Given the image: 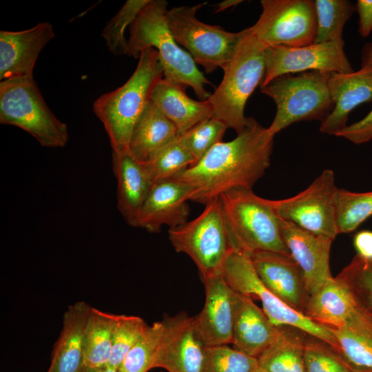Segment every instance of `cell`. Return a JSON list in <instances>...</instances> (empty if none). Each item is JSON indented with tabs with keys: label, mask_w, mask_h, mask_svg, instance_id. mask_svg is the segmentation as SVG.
I'll list each match as a JSON object with an SVG mask.
<instances>
[{
	"label": "cell",
	"mask_w": 372,
	"mask_h": 372,
	"mask_svg": "<svg viewBox=\"0 0 372 372\" xmlns=\"http://www.w3.org/2000/svg\"><path fill=\"white\" fill-rule=\"evenodd\" d=\"M274 136L248 117L247 126L235 138L218 143L174 179L189 185V200L203 205L233 189H252L270 165Z\"/></svg>",
	"instance_id": "6da1fadb"
},
{
	"label": "cell",
	"mask_w": 372,
	"mask_h": 372,
	"mask_svg": "<svg viewBox=\"0 0 372 372\" xmlns=\"http://www.w3.org/2000/svg\"><path fill=\"white\" fill-rule=\"evenodd\" d=\"M167 4L165 0H150L141 10L130 27L127 54L138 59L143 50L154 48L163 68V78L192 87L200 101H205L211 94L205 86L211 83L170 32L166 17Z\"/></svg>",
	"instance_id": "7a4b0ae2"
},
{
	"label": "cell",
	"mask_w": 372,
	"mask_h": 372,
	"mask_svg": "<svg viewBox=\"0 0 372 372\" xmlns=\"http://www.w3.org/2000/svg\"><path fill=\"white\" fill-rule=\"evenodd\" d=\"M162 78L163 68L158 52L147 48L141 52L129 79L93 103L94 112L104 126L113 152L128 151L133 128L150 101L154 85Z\"/></svg>",
	"instance_id": "3957f363"
},
{
	"label": "cell",
	"mask_w": 372,
	"mask_h": 372,
	"mask_svg": "<svg viewBox=\"0 0 372 372\" xmlns=\"http://www.w3.org/2000/svg\"><path fill=\"white\" fill-rule=\"evenodd\" d=\"M266 48L249 28L241 30L231 57L223 70V79L207 99L212 117L237 134L248 122L244 114L247 99L264 78Z\"/></svg>",
	"instance_id": "277c9868"
},
{
	"label": "cell",
	"mask_w": 372,
	"mask_h": 372,
	"mask_svg": "<svg viewBox=\"0 0 372 372\" xmlns=\"http://www.w3.org/2000/svg\"><path fill=\"white\" fill-rule=\"evenodd\" d=\"M219 199L236 251L250 256L270 251L291 256L281 236L280 218L269 199L246 188L229 190Z\"/></svg>",
	"instance_id": "5b68a950"
},
{
	"label": "cell",
	"mask_w": 372,
	"mask_h": 372,
	"mask_svg": "<svg viewBox=\"0 0 372 372\" xmlns=\"http://www.w3.org/2000/svg\"><path fill=\"white\" fill-rule=\"evenodd\" d=\"M331 73L313 70L285 74L260 87L277 107L269 130L276 135L295 122H322L334 107L329 87Z\"/></svg>",
	"instance_id": "8992f818"
},
{
	"label": "cell",
	"mask_w": 372,
	"mask_h": 372,
	"mask_svg": "<svg viewBox=\"0 0 372 372\" xmlns=\"http://www.w3.org/2000/svg\"><path fill=\"white\" fill-rule=\"evenodd\" d=\"M0 123L18 127L45 147H63L68 127L50 110L33 77L0 83Z\"/></svg>",
	"instance_id": "52a82bcc"
},
{
	"label": "cell",
	"mask_w": 372,
	"mask_h": 372,
	"mask_svg": "<svg viewBox=\"0 0 372 372\" xmlns=\"http://www.w3.org/2000/svg\"><path fill=\"white\" fill-rule=\"evenodd\" d=\"M205 205L196 218L168 231L174 249L192 259L203 281L221 274L227 258L235 251L219 197Z\"/></svg>",
	"instance_id": "ba28073f"
},
{
	"label": "cell",
	"mask_w": 372,
	"mask_h": 372,
	"mask_svg": "<svg viewBox=\"0 0 372 372\" xmlns=\"http://www.w3.org/2000/svg\"><path fill=\"white\" fill-rule=\"evenodd\" d=\"M222 274L236 293L259 300L263 311L276 326H290L317 338L338 351L337 340L332 331L318 324L293 309L269 291L258 276L250 256L233 251L227 258Z\"/></svg>",
	"instance_id": "9c48e42d"
},
{
	"label": "cell",
	"mask_w": 372,
	"mask_h": 372,
	"mask_svg": "<svg viewBox=\"0 0 372 372\" xmlns=\"http://www.w3.org/2000/svg\"><path fill=\"white\" fill-rule=\"evenodd\" d=\"M206 3L194 6H177L167 10L168 27L176 41L185 48L196 64L206 73L224 69L231 57L240 37L219 25L207 24L196 17Z\"/></svg>",
	"instance_id": "30bf717a"
},
{
	"label": "cell",
	"mask_w": 372,
	"mask_h": 372,
	"mask_svg": "<svg viewBox=\"0 0 372 372\" xmlns=\"http://www.w3.org/2000/svg\"><path fill=\"white\" fill-rule=\"evenodd\" d=\"M262 12L249 29L268 46L302 47L314 43L317 30L312 0H261Z\"/></svg>",
	"instance_id": "8fae6325"
},
{
	"label": "cell",
	"mask_w": 372,
	"mask_h": 372,
	"mask_svg": "<svg viewBox=\"0 0 372 372\" xmlns=\"http://www.w3.org/2000/svg\"><path fill=\"white\" fill-rule=\"evenodd\" d=\"M339 188L334 172L324 169L309 186L297 195L269 200L278 217L297 226L332 240L338 234L335 200Z\"/></svg>",
	"instance_id": "7c38bea8"
},
{
	"label": "cell",
	"mask_w": 372,
	"mask_h": 372,
	"mask_svg": "<svg viewBox=\"0 0 372 372\" xmlns=\"http://www.w3.org/2000/svg\"><path fill=\"white\" fill-rule=\"evenodd\" d=\"M309 70L353 72L354 70L344 51V41L312 43L296 48L267 47L265 73L260 87L278 76Z\"/></svg>",
	"instance_id": "4fadbf2b"
},
{
	"label": "cell",
	"mask_w": 372,
	"mask_h": 372,
	"mask_svg": "<svg viewBox=\"0 0 372 372\" xmlns=\"http://www.w3.org/2000/svg\"><path fill=\"white\" fill-rule=\"evenodd\" d=\"M162 322L154 368L168 372H203L207 347L196 329L194 318L180 312L164 318Z\"/></svg>",
	"instance_id": "5bb4252c"
},
{
	"label": "cell",
	"mask_w": 372,
	"mask_h": 372,
	"mask_svg": "<svg viewBox=\"0 0 372 372\" xmlns=\"http://www.w3.org/2000/svg\"><path fill=\"white\" fill-rule=\"evenodd\" d=\"M280 228L286 247L302 271L306 289L310 296L333 278L329 262L333 240L307 231L281 218Z\"/></svg>",
	"instance_id": "9a60e30c"
},
{
	"label": "cell",
	"mask_w": 372,
	"mask_h": 372,
	"mask_svg": "<svg viewBox=\"0 0 372 372\" xmlns=\"http://www.w3.org/2000/svg\"><path fill=\"white\" fill-rule=\"evenodd\" d=\"M250 258L266 287L285 303L303 314L309 294L302 271L292 257L274 251H258L251 254Z\"/></svg>",
	"instance_id": "2e32d148"
},
{
	"label": "cell",
	"mask_w": 372,
	"mask_h": 372,
	"mask_svg": "<svg viewBox=\"0 0 372 372\" xmlns=\"http://www.w3.org/2000/svg\"><path fill=\"white\" fill-rule=\"evenodd\" d=\"M191 188L186 183L168 179L153 184L138 215L136 227L151 233L159 232L164 225L169 229L188 221Z\"/></svg>",
	"instance_id": "e0dca14e"
},
{
	"label": "cell",
	"mask_w": 372,
	"mask_h": 372,
	"mask_svg": "<svg viewBox=\"0 0 372 372\" xmlns=\"http://www.w3.org/2000/svg\"><path fill=\"white\" fill-rule=\"evenodd\" d=\"M55 37L53 26L42 22L21 31H0V80L33 77L39 54Z\"/></svg>",
	"instance_id": "ac0fdd59"
},
{
	"label": "cell",
	"mask_w": 372,
	"mask_h": 372,
	"mask_svg": "<svg viewBox=\"0 0 372 372\" xmlns=\"http://www.w3.org/2000/svg\"><path fill=\"white\" fill-rule=\"evenodd\" d=\"M203 282L205 300L202 311L193 317L196 329L207 347L232 343L235 291L222 273Z\"/></svg>",
	"instance_id": "d6986e66"
},
{
	"label": "cell",
	"mask_w": 372,
	"mask_h": 372,
	"mask_svg": "<svg viewBox=\"0 0 372 372\" xmlns=\"http://www.w3.org/2000/svg\"><path fill=\"white\" fill-rule=\"evenodd\" d=\"M329 87L334 107L321 122L320 131L335 136L347 126L349 114L355 107L372 101V64L350 73L332 72Z\"/></svg>",
	"instance_id": "ffe728a7"
},
{
	"label": "cell",
	"mask_w": 372,
	"mask_h": 372,
	"mask_svg": "<svg viewBox=\"0 0 372 372\" xmlns=\"http://www.w3.org/2000/svg\"><path fill=\"white\" fill-rule=\"evenodd\" d=\"M281 329L251 298L235 292L232 332L235 349L258 358L278 337Z\"/></svg>",
	"instance_id": "44dd1931"
},
{
	"label": "cell",
	"mask_w": 372,
	"mask_h": 372,
	"mask_svg": "<svg viewBox=\"0 0 372 372\" xmlns=\"http://www.w3.org/2000/svg\"><path fill=\"white\" fill-rule=\"evenodd\" d=\"M112 167L117 182V208L126 223L135 227L153 183L145 163L138 161L128 151L112 152Z\"/></svg>",
	"instance_id": "7402d4cb"
},
{
	"label": "cell",
	"mask_w": 372,
	"mask_h": 372,
	"mask_svg": "<svg viewBox=\"0 0 372 372\" xmlns=\"http://www.w3.org/2000/svg\"><path fill=\"white\" fill-rule=\"evenodd\" d=\"M91 307L79 301L63 314V327L54 345L47 372H81L84 366V336Z\"/></svg>",
	"instance_id": "603a6c76"
},
{
	"label": "cell",
	"mask_w": 372,
	"mask_h": 372,
	"mask_svg": "<svg viewBox=\"0 0 372 372\" xmlns=\"http://www.w3.org/2000/svg\"><path fill=\"white\" fill-rule=\"evenodd\" d=\"M185 88L162 78L154 85L150 97V101L176 125L180 135L212 117L213 113L207 99L194 100L186 94Z\"/></svg>",
	"instance_id": "cb8c5ba5"
},
{
	"label": "cell",
	"mask_w": 372,
	"mask_h": 372,
	"mask_svg": "<svg viewBox=\"0 0 372 372\" xmlns=\"http://www.w3.org/2000/svg\"><path fill=\"white\" fill-rule=\"evenodd\" d=\"M356 307L351 288L338 276L309 296L303 314L318 324L335 329L344 324Z\"/></svg>",
	"instance_id": "d4e9b609"
},
{
	"label": "cell",
	"mask_w": 372,
	"mask_h": 372,
	"mask_svg": "<svg viewBox=\"0 0 372 372\" xmlns=\"http://www.w3.org/2000/svg\"><path fill=\"white\" fill-rule=\"evenodd\" d=\"M179 136L176 125L150 101L133 128L128 152L138 161L145 163Z\"/></svg>",
	"instance_id": "484cf974"
},
{
	"label": "cell",
	"mask_w": 372,
	"mask_h": 372,
	"mask_svg": "<svg viewBox=\"0 0 372 372\" xmlns=\"http://www.w3.org/2000/svg\"><path fill=\"white\" fill-rule=\"evenodd\" d=\"M331 330L349 364L372 369V318L358 304L342 326Z\"/></svg>",
	"instance_id": "4316f807"
},
{
	"label": "cell",
	"mask_w": 372,
	"mask_h": 372,
	"mask_svg": "<svg viewBox=\"0 0 372 372\" xmlns=\"http://www.w3.org/2000/svg\"><path fill=\"white\" fill-rule=\"evenodd\" d=\"M307 333L290 326H282L276 340L257 358L267 372H305L304 346Z\"/></svg>",
	"instance_id": "83f0119b"
},
{
	"label": "cell",
	"mask_w": 372,
	"mask_h": 372,
	"mask_svg": "<svg viewBox=\"0 0 372 372\" xmlns=\"http://www.w3.org/2000/svg\"><path fill=\"white\" fill-rule=\"evenodd\" d=\"M118 316L91 307L84 336L85 366L99 368L108 365Z\"/></svg>",
	"instance_id": "f1b7e54d"
},
{
	"label": "cell",
	"mask_w": 372,
	"mask_h": 372,
	"mask_svg": "<svg viewBox=\"0 0 372 372\" xmlns=\"http://www.w3.org/2000/svg\"><path fill=\"white\" fill-rule=\"evenodd\" d=\"M314 2L317 17L314 43L343 40L344 25L355 7L348 0H316Z\"/></svg>",
	"instance_id": "f546056e"
},
{
	"label": "cell",
	"mask_w": 372,
	"mask_h": 372,
	"mask_svg": "<svg viewBox=\"0 0 372 372\" xmlns=\"http://www.w3.org/2000/svg\"><path fill=\"white\" fill-rule=\"evenodd\" d=\"M196 163L178 138L159 149L145 163L153 184L176 176Z\"/></svg>",
	"instance_id": "4dcf8cb0"
},
{
	"label": "cell",
	"mask_w": 372,
	"mask_h": 372,
	"mask_svg": "<svg viewBox=\"0 0 372 372\" xmlns=\"http://www.w3.org/2000/svg\"><path fill=\"white\" fill-rule=\"evenodd\" d=\"M335 214L338 234L354 231L372 216V191L361 193L338 189Z\"/></svg>",
	"instance_id": "1f68e13d"
},
{
	"label": "cell",
	"mask_w": 372,
	"mask_h": 372,
	"mask_svg": "<svg viewBox=\"0 0 372 372\" xmlns=\"http://www.w3.org/2000/svg\"><path fill=\"white\" fill-rule=\"evenodd\" d=\"M150 0H127L107 22L101 32L110 52L115 55L127 54L126 28L132 24Z\"/></svg>",
	"instance_id": "d6a6232c"
},
{
	"label": "cell",
	"mask_w": 372,
	"mask_h": 372,
	"mask_svg": "<svg viewBox=\"0 0 372 372\" xmlns=\"http://www.w3.org/2000/svg\"><path fill=\"white\" fill-rule=\"evenodd\" d=\"M163 329L162 321L149 325L141 338L123 359L118 371L147 372L154 369Z\"/></svg>",
	"instance_id": "836d02e7"
},
{
	"label": "cell",
	"mask_w": 372,
	"mask_h": 372,
	"mask_svg": "<svg viewBox=\"0 0 372 372\" xmlns=\"http://www.w3.org/2000/svg\"><path fill=\"white\" fill-rule=\"evenodd\" d=\"M148 326L138 316H118L114 330L109 366L118 369L127 353L141 338Z\"/></svg>",
	"instance_id": "e575fe53"
},
{
	"label": "cell",
	"mask_w": 372,
	"mask_h": 372,
	"mask_svg": "<svg viewBox=\"0 0 372 372\" xmlns=\"http://www.w3.org/2000/svg\"><path fill=\"white\" fill-rule=\"evenodd\" d=\"M227 128L224 123L211 117L180 134L178 140L197 163L214 145L222 142Z\"/></svg>",
	"instance_id": "d590c367"
},
{
	"label": "cell",
	"mask_w": 372,
	"mask_h": 372,
	"mask_svg": "<svg viewBox=\"0 0 372 372\" xmlns=\"http://www.w3.org/2000/svg\"><path fill=\"white\" fill-rule=\"evenodd\" d=\"M304 362L305 372H353L351 366L327 342L307 335Z\"/></svg>",
	"instance_id": "8d00e7d4"
},
{
	"label": "cell",
	"mask_w": 372,
	"mask_h": 372,
	"mask_svg": "<svg viewBox=\"0 0 372 372\" xmlns=\"http://www.w3.org/2000/svg\"><path fill=\"white\" fill-rule=\"evenodd\" d=\"M257 358L227 345L207 347L203 372H254Z\"/></svg>",
	"instance_id": "74e56055"
},
{
	"label": "cell",
	"mask_w": 372,
	"mask_h": 372,
	"mask_svg": "<svg viewBox=\"0 0 372 372\" xmlns=\"http://www.w3.org/2000/svg\"><path fill=\"white\" fill-rule=\"evenodd\" d=\"M338 276L349 285L358 305L372 318V260L356 256Z\"/></svg>",
	"instance_id": "f35d334b"
},
{
	"label": "cell",
	"mask_w": 372,
	"mask_h": 372,
	"mask_svg": "<svg viewBox=\"0 0 372 372\" xmlns=\"http://www.w3.org/2000/svg\"><path fill=\"white\" fill-rule=\"evenodd\" d=\"M335 136L344 138L355 144H362L372 139V110L361 120L347 125Z\"/></svg>",
	"instance_id": "ab89813d"
},
{
	"label": "cell",
	"mask_w": 372,
	"mask_h": 372,
	"mask_svg": "<svg viewBox=\"0 0 372 372\" xmlns=\"http://www.w3.org/2000/svg\"><path fill=\"white\" fill-rule=\"evenodd\" d=\"M355 10L359 14V32L366 37L372 31V0H358Z\"/></svg>",
	"instance_id": "60d3db41"
},
{
	"label": "cell",
	"mask_w": 372,
	"mask_h": 372,
	"mask_svg": "<svg viewBox=\"0 0 372 372\" xmlns=\"http://www.w3.org/2000/svg\"><path fill=\"white\" fill-rule=\"evenodd\" d=\"M353 245L358 256L366 260H372V231H360L353 238Z\"/></svg>",
	"instance_id": "b9f144b4"
},
{
	"label": "cell",
	"mask_w": 372,
	"mask_h": 372,
	"mask_svg": "<svg viewBox=\"0 0 372 372\" xmlns=\"http://www.w3.org/2000/svg\"><path fill=\"white\" fill-rule=\"evenodd\" d=\"M242 0H225L216 6L214 12H220L241 3Z\"/></svg>",
	"instance_id": "7bdbcfd3"
},
{
	"label": "cell",
	"mask_w": 372,
	"mask_h": 372,
	"mask_svg": "<svg viewBox=\"0 0 372 372\" xmlns=\"http://www.w3.org/2000/svg\"><path fill=\"white\" fill-rule=\"evenodd\" d=\"M372 64V43L364 46L362 54V66Z\"/></svg>",
	"instance_id": "ee69618b"
},
{
	"label": "cell",
	"mask_w": 372,
	"mask_h": 372,
	"mask_svg": "<svg viewBox=\"0 0 372 372\" xmlns=\"http://www.w3.org/2000/svg\"><path fill=\"white\" fill-rule=\"evenodd\" d=\"M81 372H119L118 369H113L108 365L104 367H90L84 366Z\"/></svg>",
	"instance_id": "f6af8a7d"
},
{
	"label": "cell",
	"mask_w": 372,
	"mask_h": 372,
	"mask_svg": "<svg viewBox=\"0 0 372 372\" xmlns=\"http://www.w3.org/2000/svg\"><path fill=\"white\" fill-rule=\"evenodd\" d=\"M351 367L353 372H372V369H369L358 368V367H355L353 366H351Z\"/></svg>",
	"instance_id": "bcb514c9"
},
{
	"label": "cell",
	"mask_w": 372,
	"mask_h": 372,
	"mask_svg": "<svg viewBox=\"0 0 372 372\" xmlns=\"http://www.w3.org/2000/svg\"><path fill=\"white\" fill-rule=\"evenodd\" d=\"M254 372H267V371L261 369L259 366H258V367L256 368Z\"/></svg>",
	"instance_id": "7dc6e473"
}]
</instances>
